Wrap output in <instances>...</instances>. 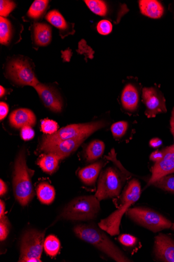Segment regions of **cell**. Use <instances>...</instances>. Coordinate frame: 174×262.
<instances>
[{
    "instance_id": "cell-20",
    "label": "cell",
    "mask_w": 174,
    "mask_h": 262,
    "mask_svg": "<svg viewBox=\"0 0 174 262\" xmlns=\"http://www.w3.org/2000/svg\"><path fill=\"white\" fill-rule=\"evenodd\" d=\"M37 194L39 201L46 205L52 204L56 196L54 187L47 182H42L38 185Z\"/></svg>"
},
{
    "instance_id": "cell-4",
    "label": "cell",
    "mask_w": 174,
    "mask_h": 262,
    "mask_svg": "<svg viewBox=\"0 0 174 262\" xmlns=\"http://www.w3.org/2000/svg\"><path fill=\"white\" fill-rule=\"evenodd\" d=\"M100 210V201L95 196H80L67 205L61 217L70 221H88L96 219Z\"/></svg>"
},
{
    "instance_id": "cell-28",
    "label": "cell",
    "mask_w": 174,
    "mask_h": 262,
    "mask_svg": "<svg viewBox=\"0 0 174 262\" xmlns=\"http://www.w3.org/2000/svg\"><path fill=\"white\" fill-rule=\"evenodd\" d=\"M152 185L174 193V176H165L156 181Z\"/></svg>"
},
{
    "instance_id": "cell-16",
    "label": "cell",
    "mask_w": 174,
    "mask_h": 262,
    "mask_svg": "<svg viewBox=\"0 0 174 262\" xmlns=\"http://www.w3.org/2000/svg\"><path fill=\"white\" fill-rule=\"evenodd\" d=\"M121 101L124 109L129 112L135 111L138 106L139 95L136 86L129 83L124 87L121 95Z\"/></svg>"
},
{
    "instance_id": "cell-2",
    "label": "cell",
    "mask_w": 174,
    "mask_h": 262,
    "mask_svg": "<svg viewBox=\"0 0 174 262\" xmlns=\"http://www.w3.org/2000/svg\"><path fill=\"white\" fill-rule=\"evenodd\" d=\"M141 194L140 182L135 179L132 180L122 193L119 207L107 218L102 220L98 223L99 227L112 236L119 234L121 221L124 213L139 200Z\"/></svg>"
},
{
    "instance_id": "cell-43",
    "label": "cell",
    "mask_w": 174,
    "mask_h": 262,
    "mask_svg": "<svg viewBox=\"0 0 174 262\" xmlns=\"http://www.w3.org/2000/svg\"><path fill=\"white\" fill-rule=\"evenodd\" d=\"M170 229H171L172 230L174 231V223H172V225H171V227Z\"/></svg>"
},
{
    "instance_id": "cell-36",
    "label": "cell",
    "mask_w": 174,
    "mask_h": 262,
    "mask_svg": "<svg viewBox=\"0 0 174 262\" xmlns=\"http://www.w3.org/2000/svg\"><path fill=\"white\" fill-rule=\"evenodd\" d=\"M9 112V106L5 102H2L0 103V119L1 121L7 116Z\"/></svg>"
},
{
    "instance_id": "cell-23",
    "label": "cell",
    "mask_w": 174,
    "mask_h": 262,
    "mask_svg": "<svg viewBox=\"0 0 174 262\" xmlns=\"http://www.w3.org/2000/svg\"><path fill=\"white\" fill-rule=\"evenodd\" d=\"M60 247L61 244L59 240L54 235H48L44 241V250L47 254L52 257H55L58 254Z\"/></svg>"
},
{
    "instance_id": "cell-29",
    "label": "cell",
    "mask_w": 174,
    "mask_h": 262,
    "mask_svg": "<svg viewBox=\"0 0 174 262\" xmlns=\"http://www.w3.org/2000/svg\"><path fill=\"white\" fill-rule=\"evenodd\" d=\"M129 124L127 122L120 121L113 124L111 127V132L115 138L122 137L127 132Z\"/></svg>"
},
{
    "instance_id": "cell-39",
    "label": "cell",
    "mask_w": 174,
    "mask_h": 262,
    "mask_svg": "<svg viewBox=\"0 0 174 262\" xmlns=\"http://www.w3.org/2000/svg\"><path fill=\"white\" fill-rule=\"evenodd\" d=\"M0 181H1L0 182V195L3 196L7 194L8 192V187L7 184L3 181V180H1Z\"/></svg>"
},
{
    "instance_id": "cell-25",
    "label": "cell",
    "mask_w": 174,
    "mask_h": 262,
    "mask_svg": "<svg viewBox=\"0 0 174 262\" xmlns=\"http://www.w3.org/2000/svg\"><path fill=\"white\" fill-rule=\"evenodd\" d=\"M46 19L59 29L63 30L67 27L66 20L58 11L53 10L48 12L46 16Z\"/></svg>"
},
{
    "instance_id": "cell-42",
    "label": "cell",
    "mask_w": 174,
    "mask_h": 262,
    "mask_svg": "<svg viewBox=\"0 0 174 262\" xmlns=\"http://www.w3.org/2000/svg\"><path fill=\"white\" fill-rule=\"evenodd\" d=\"M5 93V89L3 86H0V97H3Z\"/></svg>"
},
{
    "instance_id": "cell-15",
    "label": "cell",
    "mask_w": 174,
    "mask_h": 262,
    "mask_svg": "<svg viewBox=\"0 0 174 262\" xmlns=\"http://www.w3.org/2000/svg\"><path fill=\"white\" fill-rule=\"evenodd\" d=\"M10 125L17 129L24 126H33L36 122L34 113L27 108H19L13 111L9 117Z\"/></svg>"
},
{
    "instance_id": "cell-10",
    "label": "cell",
    "mask_w": 174,
    "mask_h": 262,
    "mask_svg": "<svg viewBox=\"0 0 174 262\" xmlns=\"http://www.w3.org/2000/svg\"><path fill=\"white\" fill-rule=\"evenodd\" d=\"M142 97L146 107L145 114L148 118H153L159 113L167 112L165 99L162 93L157 89L143 88Z\"/></svg>"
},
{
    "instance_id": "cell-6",
    "label": "cell",
    "mask_w": 174,
    "mask_h": 262,
    "mask_svg": "<svg viewBox=\"0 0 174 262\" xmlns=\"http://www.w3.org/2000/svg\"><path fill=\"white\" fill-rule=\"evenodd\" d=\"M106 125L107 123L104 121L69 125L61 128L54 134L45 136L43 138L41 146L53 144L70 139H87L93 133L104 128Z\"/></svg>"
},
{
    "instance_id": "cell-40",
    "label": "cell",
    "mask_w": 174,
    "mask_h": 262,
    "mask_svg": "<svg viewBox=\"0 0 174 262\" xmlns=\"http://www.w3.org/2000/svg\"><path fill=\"white\" fill-rule=\"evenodd\" d=\"M170 132L174 139V107L171 112V116L170 120Z\"/></svg>"
},
{
    "instance_id": "cell-19",
    "label": "cell",
    "mask_w": 174,
    "mask_h": 262,
    "mask_svg": "<svg viewBox=\"0 0 174 262\" xmlns=\"http://www.w3.org/2000/svg\"><path fill=\"white\" fill-rule=\"evenodd\" d=\"M34 37L37 45L44 46L51 41L52 29L44 23H36L34 25Z\"/></svg>"
},
{
    "instance_id": "cell-5",
    "label": "cell",
    "mask_w": 174,
    "mask_h": 262,
    "mask_svg": "<svg viewBox=\"0 0 174 262\" xmlns=\"http://www.w3.org/2000/svg\"><path fill=\"white\" fill-rule=\"evenodd\" d=\"M126 214L137 225L155 233L170 229L172 224L161 214L146 207L130 208Z\"/></svg>"
},
{
    "instance_id": "cell-33",
    "label": "cell",
    "mask_w": 174,
    "mask_h": 262,
    "mask_svg": "<svg viewBox=\"0 0 174 262\" xmlns=\"http://www.w3.org/2000/svg\"><path fill=\"white\" fill-rule=\"evenodd\" d=\"M119 243L124 246L132 247L137 243V237L129 234H123L118 237Z\"/></svg>"
},
{
    "instance_id": "cell-11",
    "label": "cell",
    "mask_w": 174,
    "mask_h": 262,
    "mask_svg": "<svg viewBox=\"0 0 174 262\" xmlns=\"http://www.w3.org/2000/svg\"><path fill=\"white\" fill-rule=\"evenodd\" d=\"M163 157L155 163L152 169V176L147 186L152 185L157 180L174 173V145L162 151Z\"/></svg>"
},
{
    "instance_id": "cell-27",
    "label": "cell",
    "mask_w": 174,
    "mask_h": 262,
    "mask_svg": "<svg viewBox=\"0 0 174 262\" xmlns=\"http://www.w3.org/2000/svg\"><path fill=\"white\" fill-rule=\"evenodd\" d=\"M48 2L46 0H36L31 7L28 15L34 19L39 18L46 10Z\"/></svg>"
},
{
    "instance_id": "cell-7",
    "label": "cell",
    "mask_w": 174,
    "mask_h": 262,
    "mask_svg": "<svg viewBox=\"0 0 174 262\" xmlns=\"http://www.w3.org/2000/svg\"><path fill=\"white\" fill-rule=\"evenodd\" d=\"M124 182L122 176L115 168L109 167L99 178L95 196L101 201L118 196Z\"/></svg>"
},
{
    "instance_id": "cell-21",
    "label": "cell",
    "mask_w": 174,
    "mask_h": 262,
    "mask_svg": "<svg viewBox=\"0 0 174 262\" xmlns=\"http://www.w3.org/2000/svg\"><path fill=\"white\" fill-rule=\"evenodd\" d=\"M60 160L57 156L48 153L41 157L38 164L44 172L51 174L56 171Z\"/></svg>"
},
{
    "instance_id": "cell-17",
    "label": "cell",
    "mask_w": 174,
    "mask_h": 262,
    "mask_svg": "<svg viewBox=\"0 0 174 262\" xmlns=\"http://www.w3.org/2000/svg\"><path fill=\"white\" fill-rule=\"evenodd\" d=\"M139 6L141 14L148 17L158 19L163 15L164 8L156 0H141Z\"/></svg>"
},
{
    "instance_id": "cell-31",
    "label": "cell",
    "mask_w": 174,
    "mask_h": 262,
    "mask_svg": "<svg viewBox=\"0 0 174 262\" xmlns=\"http://www.w3.org/2000/svg\"><path fill=\"white\" fill-rule=\"evenodd\" d=\"M10 223L6 216L0 219V240L2 242L7 239L10 232Z\"/></svg>"
},
{
    "instance_id": "cell-35",
    "label": "cell",
    "mask_w": 174,
    "mask_h": 262,
    "mask_svg": "<svg viewBox=\"0 0 174 262\" xmlns=\"http://www.w3.org/2000/svg\"><path fill=\"white\" fill-rule=\"evenodd\" d=\"M20 135L24 140H30L35 136V132L32 126H27L21 128Z\"/></svg>"
},
{
    "instance_id": "cell-26",
    "label": "cell",
    "mask_w": 174,
    "mask_h": 262,
    "mask_svg": "<svg viewBox=\"0 0 174 262\" xmlns=\"http://www.w3.org/2000/svg\"><path fill=\"white\" fill-rule=\"evenodd\" d=\"M89 9L94 14L102 16H106L108 12L107 4L101 0H87L85 1Z\"/></svg>"
},
{
    "instance_id": "cell-14",
    "label": "cell",
    "mask_w": 174,
    "mask_h": 262,
    "mask_svg": "<svg viewBox=\"0 0 174 262\" xmlns=\"http://www.w3.org/2000/svg\"><path fill=\"white\" fill-rule=\"evenodd\" d=\"M154 254L159 260L174 262V241L169 236L160 233L155 237Z\"/></svg>"
},
{
    "instance_id": "cell-34",
    "label": "cell",
    "mask_w": 174,
    "mask_h": 262,
    "mask_svg": "<svg viewBox=\"0 0 174 262\" xmlns=\"http://www.w3.org/2000/svg\"><path fill=\"white\" fill-rule=\"evenodd\" d=\"M112 29V23L108 20H102L97 24V32L102 35H107L110 34Z\"/></svg>"
},
{
    "instance_id": "cell-12",
    "label": "cell",
    "mask_w": 174,
    "mask_h": 262,
    "mask_svg": "<svg viewBox=\"0 0 174 262\" xmlns=\"http://www.w3.org/2000/svg\"><path fill=\"white\" fill-rule=\"evenodd\" d=\"M86 138H76L62 140L53 144L41 146L40 149L45 152L52 153L61 160L76 151Z\"/></svg>"
},
{
    "instance_id": "cell-30",
    "label": "cell",
    "mask_w": 174,
    "mask_h": 262,
    "mask_svg": "<svg viewBox=\"0 0 174 262\" xmlns=\"http://www.w3.org/2000/svg\"><path fill=\"white\" fill-rule=\"evenodd\" d=\"M41 130L46 134L52 135L56 133L58 130V123L54 121L45 119L41 121Z\"/></svg>"
},
{
    "instance_id": "cell-3",
    "label": "cell",
    "mask_w": 174,
    "mask_h": 262,
    "mask_svg": "<svg viewBox=\"0 0 174 262\" xmlns=\"http://www.w3.org/2000/svg\"><path fill=\"white\" fill-rule=\"evenodd\" d=\"M13 184L15 199L21 206H26L33 199L35 192L23 150L16 159Z\"/></svg>"
},
{
    "instance_id": "cell-8",
    "label": "cell",
    "mask_w": 174,
    "mask_h": 262,
    "mask_svg": "<svg viewBox=\"0 0 174 262\" xmlns=\"http://www.w3.org/2000/svg\"><path fill=\"white\" fill-rule=\"evenodd\" d=\"M44 232L30 230L24 233L20 245L19 261H42L40 259L44 248Z\"/></svg>"
},
{
    "instance_id": "cell-38",
    "label": "cell",
    "mask_w": 174,
    "mask_h": 262,
    "mask_svg": "<svg viewBox=\"0 0 174 262\" xmlns=\"http://www.w3.org/2000/svg\"><path fill=\"white\" fill-rule=\"evenodd\" d=\"M162 145V141L158 138L152 139L150 141V145L154 148H157Z\"/></svg>"
},
{
    "instance_id": "cell-32",
    "label": "cell",
    "mask_w": 174,
    "mask_h": 262,
    "mask_svg": "<svg viewBox=\"0 0 174 262\" xmlns=\"http://www.w3.org/2000/svg\"><path fill=\"white\" fill-rule=\"evenodd\" d=\"M15 7L16 5L13 2L2 0L0 2V15L2 17L7 16Z\"/></svg>"
},
{
    "instance_id": "cell-24",
    "label": "cell",
    "mask_w": 174,
    "mask_h": 262,
    "mask_svg": "<svg viewBox=\"0 0 174 262\" xmlns=\"http://www.w3.org/2000/svg\"><path fill=\"white\" fill-rule=\"evenodd\" d=\"M12 35V28L10 21L7 18L0 17V42L8 44L10 41Z\"/></svg>"
},
{
    "instance_id": "cell-1",
    "label": "cell",
    "mask_w": 174,
    "mask_h": 262,
    "mask_svg": "<svg viewBox=\"0 0 174 262\" xmlns=\"http://www.w3.org/2000/svg\"><path fill=\"white\" fill-rule=\"evenodd\" d=\"M73 231L80 239L92 245L115 261H132L110 239L101 228L91 224H81L74 227Z\"/></svg>"
},
{
    "instance_id": "cell-41",
    "label": "cell",
    "mask_w": 174,
    "mask_h": 262,
    "mask_svg": "<svg viewBox=\"0 0 174 262\" xmlns=\"http://www.w3.org/2000/svg\"><path fill=\"white\" fill-rule=\"evenodd\" d=\"M6 209V205L5 202L1 200L0 201V219L5 216V212Z\"/></svg>"
},
{
    "instance_id": "cell-18",
    "label": "cell",
    "mask_w": 174,
    "mask_h": 262,
    "mask_svg": "<svg viewBox=\"0 0 174 262\" xmlns=\"http://www.w3.org/2000/svg\"><path fill=\"white\" fill-rule=\"evenodd\" d=\"M104 165V162L100 161L82 169L79 172L80 179L86 185H94Z\"/></svg>"
},
{
    "instance_id": "cell-37",
    "label": "cell",
    "mask_w": 174,
    "mask_h": 262,
    "mask_svg": "<svg viewBox=\"0 0 174 262\" xmlns=\"http://www.w3.org/2000/svg\"><path fill=\"white\" fill-rule=\"evenodd\" d=\"M163 157V153L162 151H160L159 150H157L156 151L153 152L150 156V159L154 161L157 162L159 161L162 159Z\"/></svg>"
},
{
    "instance_id": "cell-9",
    "label": "cell",
    "mask_w": 174,
    "mask_h": 262,
    "mask_svg": "<svg viewBox=\"0 0 174 262\" xmlns=\"http://www.w3.org/2000/svg\"><path fill=\"white\" fill-rule=\"evenodd\" d=\"M7 71L9 77L18 85L34 87L40 83L30 63L26 60L20 58L13 60L9 63Z\"/></svg>"
},
{
    "instance_id": "cell-22",
    "label": "cell",
    "mask_w": 174,
    "mask_h": 262,
    "mask_svg": "<svg viewBox=\"0 0 174 262\" xmlns=\"http://www.w3.org/2000/svg\"><path fill=\"white\" fill-rule=\"evenodd\" d=\"M105 150L104 142L101 140H95L90 143L86 150V160L89 162H93L100 158Z\"/></svg>"
},
{
    "instance_id": "cell-13",
    "label": "cell",
    "mask_w": 174,
    "mask_h": 262,
    "mask_svg": "<svg viewBox=\"0 0 174 262\" xmlns=\"http://www.w3.org/2000/svg\"><path fill=\"white\" fill-rule=\"evenodd\" d=\"M34 88L45 107L54 112H61L63 107L62 100L56 90L40 83Z\"/></svg>"
}]
</instances>
